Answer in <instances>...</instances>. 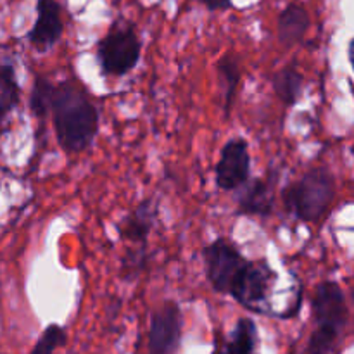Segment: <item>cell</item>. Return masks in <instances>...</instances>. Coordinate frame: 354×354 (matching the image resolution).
I'll use <instances>...</instances> for the list:
<instances>
[{"label": "cell", "instance_id": "1", "mask_svg": "<svg viewBox=\"0 0 354 354\" xmlns=\"http://www.w3.org/2000/svg\"><path fill=\"white\" fill-rule=\"evenodd\" d=\"M50 113L62 151L78 154L93 144L99 131V111L78 80H64L54 85Z\"/></svg>", "mask_w": 354, "mask_h": 354}, {"label": "cell", "instance_id": "2", "mask_svg": "<svg viewBox=\"0 0 354 354\" xmlns=\"http://www.w3.org/2000/svg\"><path fill=\"white\" fill-rule=\"evenodd\" d=\"M335 190L334 175L327 168H313L282 190V203L294 218L317 223L330 207Z\"/></svg>", "mask_w": 354, "mask_h": 354}, {"label": "cell", "instance_id": "3", "mask_svg": "<svg viewBox=\"0 0 354 354\" xmlns=\"http://www.w3.org/2000/svg\"><path fill=\"white\" fill-rule=\"evenodd\" d=\"M142 44L131 23H116L99 41L97 61L106 76H124L140 61Z\"/></svg>", "mask_w": 354, "mask_h": 354}, {"label": "cell", "instance_id": "4", "mask_svg": "<svg viewBox=\"0 0 354 354\" xmlns=\"http://www.w3.org/2000/svg\"><path fill=\"white\" fill-rule=\"evenodd\" d=\"M277 279L279 275L266 259H258V261L248 259L232 282L228 294L245 310L254 311V313H265L263 306L268 301Z\"/></svg>", "mask_w": 354, "mask_h": 354}, {"label": "cell", "instance_id": "5", "mask_svg": "<svg viewBox=\"0 0 354 354\" xmlns=\"http://www.w3.org/2000/svg\"><path fill=\"white\" fill-rule=\"evenodd\" d=\"M311 308H313V318L317 324L315 330L332 335L335 339L341 337L349 320L348 303H346V296L341 286L337 282H330V280L318 283Z\"/></svg>", "mask_w": 354, "mask_h": 354}, {"label": "cell", "instance_id": "6", "mask_svg": "<svg viewBox=\"0 0 354 354\" xmlns=\"http://www.w3.org/2000/svg\"><path fill=\"white\" fill-rule=\"evenodd\" d=\"M206 275L211 287L220 294H228L232 282L245 265L248 258L228 239H216L203 249Z\"/></svg>", "mask_w": 354, "mask_h": 354}, {"label": "cell", "instance_id": "7", "mask_svg": "<svg viewBox=\"0 0 354 354\" xmlns=\"http://www.w3.org/2000/svg\"><path fill=\"white\" fill-rule=\"evenodd\" d=\"M216 185L220 190H237L249 182L251 154L245 138H230L221 149L220 159L214 166Z\"/></svg>", "mask_w": 354, "mask_h": 354}, {"label": "cell", "instance_id": "8", "mask_svg": "<svg viewBox=\"0 0 354 354\" xmlns=\"http://www.w3.org/2000/svg\"><path fill=\"white\" fill-rule=\"evenodd\" d=\"M183 317L176 301H165L151 317L149 351L151 354H175L182 341Z\"/></svg>", "mask_w": 354, "mask_h": 354}, {"label": "cell", "instance_id": "9", "mask_svg": "<svg viewBox=\"0 0 354 354\" xmlns=\"http://www.w3.org/2000/svg\"><path fill=\"white\" fill-rule=\"evenodd\" d=\"M64 23L61 17V6L55 0H38L37 21L28 33V41L38 52L54 47L62 37Z\"/></svg>", "mask_w": 354, "mask_h": 354}, {"label": "cell", "instance_id": "10", "mask_svg": "<svg viewBox=\"0 0 354 354\" xmlns=\"http://www.w3.org/2000/svg\"><path fill=\"white\" fill-rule=\"evenodd\" d=\"M156 218H158V204L152 203L151 199L142 201L130 214L121 220V223L118 225V234L123 241L145 245L156 225Z\"/></svg>", "mask_w": 354, "mask_h": 354}, {"label": "cell", "instance_id": "11", "mask_svg": "<svg viewBox=\"0 0 354 354\" xmlns=\"http://www.w3.org/2000/svg\"><path fill=\"white\" fill-rule=\"evenodd\" d=\"M277 176L258 178L242 190L239 197V214L245 216H270L273 211V187Z\"/></svg>", "mask_w": 354, "mask_h": 354}, {"label": "cell", "instance_id": "12", "mask_svg": "<svg viewBox=\"0 0 354 354\" xmlns=\"http://www.w3.org/2000/svg\"><path fill=\"white\" fill-rule=\"evenodd\" d=\"M310 14L306 7L301 3L292 2L280 12L279 21H277V33H279V41L283 47H294L301 44L310 30Z\"/></svg>", "mask_w": 354, "mask_h": 354}, {"label": "cell", "instance_id": "13", "mask_svg": "<svg viewBox=\"0 0 354 354\" xmlns=\"http://www.w3.org/2000/svg\"><path fill=\"white\" fill-rule=\"evenodd\" d=\"M216 73H218V86L221 92V100H223V111L225 116L232 113V106H234L235 95H237V88L241 85L242 69L239 64L237 57L234 54H225L220 61L216 62Z\"/></svg>", "mask_w": 354, "mask_h": 354}, {"label": "cell", "instance_id": "14", "mask_svg": "<svg viewBox=\"0 0 354 354\" xmlns=\"http://www.w3.org/2000/svg\"><path fill=\"white\" fill-rule=\"evenodd\" d=\"M258 339V327L254 322L251 318H241L218 354H254Z\"/></svg>", "mask_w": 354, "mask_h": 354}, {"label": "cell", "instance_id": "15", "mask_svg": "<svg viewBox=\"0 0 354 354\" xmlns=\"http://www.w3.org/2000/svg\"><path fill=\"white\" fill-rule=\"evenodd\" d=\"M272 86L286 106H296L303 92V75L294 66H286L272 76Z\"/></svg>", "mask_w": 354, "mask_h": 354}, {"label": "cell", "instance_id": "16", "mask_svg": "<svg viewBox=\"0 0 354 354\" xmlns=\"http://www.w3.org/2000/svg\"><path fill=\"white\" fill-rule=\"evenodd\" d=\"M21 86L17 83L16 69L9 61H0V104L7 113L19 104Z\"/></svg>", "mask_w": 354, "mask_h": 354}, {"label": "cell", "instance_id": "17", "mask_svg": "<svg viewBox=\"0 0 354 354\" xmlns=\"http://www.w3.org/2000/svg\"><path fill=\"white\" fill-rule=\"evenodd\" d=\"M52 92H54V83L48 82L45 76L38 75L30 93V109L31 114L40 121H44L50 114Z\"/></svg>", "mask_w": 354, "mask_h": 354}, {"label": "cell", "instance_id": "18", "mask_svg": "<svg viewBox=\"0 0 354 354\" xmlns=\"http://www.w3.org/2000/svg\"><path fill=\"white\" fill-rule=\"evenodd\" d=\"M66 330L61 325H48L44 332H41L40 339L37 341L35 348L31 349V354H54V351L61 346L66 344Z\"/></svg>", "mask_w": 354, "mask_h": 354}, {"label": "cell", "instance_id": "19", "mask_svg": "<svg viewBox=\"0 0 354 354\" xmlns=\"http://www.w3.org/2000/svg\"><path fill=\"white\" fill-rule=\"evenodd\" d=\"M203 3L209 10H227L234 7L232 0H203Z\"/></svg>", "mask_w": 354, "mask_h": 354}, {"label": "cell", "instance_id": "20", "mask_svg": "<svg viewBox=\"0 0 354 354\" xmlns=\"http://www.w3.org/2000/svg\"><path fill=\"white\" fill-rule=\"evenodd\" d=\"M7 111L3 109L2 107V104H0V131H2V127H3V121H6V118H7Z\"/></svg>", "mask_w": 354, "mask_h": 354}]
</instances>
